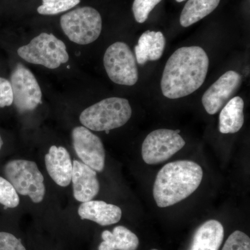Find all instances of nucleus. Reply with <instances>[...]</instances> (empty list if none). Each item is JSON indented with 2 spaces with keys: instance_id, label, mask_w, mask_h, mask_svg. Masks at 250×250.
Returning <instances> with one entry per match:
<instances>
[{
  "instance_id": "423d86ee",
  "label": "nucleus",
  "mask_w": 250,
  "mask_h": 250,
  "mask_svg": "<svg viewBox=\"0 0 250 250\" xmlns=\"http://www.w3.org/2000/svg\"><path fill=\"white\" fill-rule=\"evenodd\" d=\"M61 27L72 42L88 45L98 39L103 20L96 9L89 6L72 10L61 18Z\"/></svg>"
},
{
  "instance_id": "a211bd4d",
  "label": "nucleus",
  "mask_w": 250,
  "mask_h": 250,
  "mask_svg": "<svg viewBox=\"0 0 250 250\" xmlns=\"http://www.w3.org/2000/svg\"><path fill=\"white\" fill-rule=\"evenodd\" d=\"M102 238L98 250H136L139 246L137 236L123 226H117L112 231L105 230Z\"/></svg>"
},
{
  "instance_id": "dca6fc26",
  "label": "nucleus",
  "mask_w": 250,
  "mask_h": 250,
  "mask_svg": "<svg viewBox=\"0 0 250 250\" xmlns=\"http://www.w3.org/2000/svg\"><path fill=\"white\" fill-rule=\"evenodd\" d=\"M223 238V225L218 220H208L195 231L189 250H218Z\"/></svg>"
},
{
  "instance_id": "4468645a",
  "label": "nucleus",
  "mask_w": 250,
  "mask_h": 250,
  "mask_svg": "<svg viewBox=\"0 0 250 250\" xmlns=\"http://www.w3.org/2000/svg\"><path fill=\"white\" fill-rule=\"evenodd\" d=\"M78 214L82 220H90L101 226H108L121 220L122 210L118 206L90 200L82 202L79 207Z\"/></svg>"
},
{
  "instance_id": "4be33fe9",
  "label": "nucleus",
  "mask_w": 250,
  "mask_h": 250,
  "mask_svg": "<svg viewBox=\"0 0 250 250\" xmlns=\"http://www.w3.org/2000/svg\"><path fill=\"white\" fill-rule=\"evenodd\" d=\"M162 0H134L132 11L136 22H146L151 11Z\"/></svg>"
},
{
  "instance_id": "f3484780",
  "label": "nucleus",
  "mask_w": 250,
  "mask_h": 250,
  "mask_svg": "<svg viewBox=\"0 0 250 250\" xmlns=\"http://www.w3.org/2000/svg\"><path fill=\"white\" fill-rule=\"evenodd\" d=\"M244 102L241 97H233L224 106L219 116V131L222 134H235L244 123Z\"/></svg>"
},
{
  "instance_id": "cd10ccee",
  "label": "nucleus",
  "mask_w": 250,
  "mask_h": 250,
  "mask_svg": "<svg viewBox=\"0 0 250 250\" xmlns=\"http://www.w3.org/2000/svg\"><path fill=\"white\" fill-rule=\"evenodd\" d=\"M158 250L154 249V250Z\"/></svg>"
},
{
  "instance_id": "393cba45",
  "label": "nucleus",
  "mask_w": 250,
  "mask_h": 250,
  "mask_svg": "<svg viewBox=\"0 0 250 250\" xmlns=\"http://www.w3.org/2000/svg\"><path fill=\"white\" fill-rule=\"evenodd\" d=\"M14 103V95L9 81L0 77V108L10 106Z\"/></svg>"
},
{
  "instance_id": "5701e85b",
  "label": "nucleus",
  "mask_w": 250,
  "mask_h": 250,
  "mask_svg": "<svg viewBox=\"0 0 250 250\" xmlns=\"http://www.w3.org/2000/svg\"><path fill=\"white\" fill-rule=\"evenodd\" d=\"M222 250H250V237L241 231L231 233Z\"/></svg>"
},
{
  "instance_id": "6e6552de",
  "label": "nucleus",
  "mask_w": 250,
  "mask_h": 250,
  "mask_svg": "<svg viewBox=\"0 0 250 250\" xmlns=\"http://www.w3.org/2000/svg\"><path fill=\"white\" fill-rule=\"evenodd\" d=\"M183 138L171 129H160L147 135L142 146L143 161L149 165H156L168 160L185 146Z\"/></svg>"
},
{
  "instance_id": "7ed1b4c3",
  "label": "nucleus",
  "mask_w": 250,
  "mask_h": 250,
  "mask_svg": "<svg viewBox=\"0 0 250 250\" xmlns=\"http://www.w3.org/2000/svg\"><path fill=\"white\" fill-rule=\"evenodd\" d=\"M132 110L129 101L121 98L104 99L82 111L80 121L87 129L95 131L121 127L131 118Z\"/></svg>"
},
{
  "instance_id": "f257e3e1",
  "label": "nucleus",
  "mask_w": 250,
  "mask_h": 250,
  "mask_svg": "<svg viewBox=\"0 0 250 250\" xmlns=\"http://www.w3.org/2000/svg\"><path fill=\"white\" fill-rule=\"evenodd\" d=\"M209 60L205 49L199 46L181 47L166 62L161 88L166 98L188 96L202 86L208 73Z\"/></svg>"
},
{
  "instance_id": "1a4fd4ad",
  "label": "nucleus",
  "mask_w": 250,
  "mask_h": 250,
  "mask_svg": "<svg viewBox=\"0 0 250 250\" xmlns=\"http://www.w3.org/2000/svg\"><path fill=\"white\" fill-rule=\"evenodd\" d=\"M15 106L20 113L34 111L42 103V91L35 76L22 64H18L10 82Z\"/></svg>"
},
{
  "instance_id": "0eeeda50",
  "label": "nucleus",
  "mask_w": 250,
  "mask_h": 250,
  "mask_svg": "<svg viewBox=\"0 0 250 250\" xmlns=\"http://www.w3.org/2000/svg\"><path fill=\"white\" fill-rule=\"evenodd\" d=\"M104 65L110 80L117 84L131 86L139 80L136 57L125 42H116L108 47Z\"/></svg>"
},
{
  "instance_id": "39448f33",
  "label": "nucleus",
  "mask_w": 250,
  "mask_h": 250,
  "mask_svg": "<svg viewBox=\"0 0 250 250\" xmlns=\"http://www.w3.org/2000/svg\"><path fill=\"white\" fill-rule=\"evenodd\" d=\"M5 177L18 193L30 197L34 203H40L45 195L44 177L35 162L16 159L4 166Z\"/></svg>"
},
{
  "instance_id": "9d476101",
  "label": "nucleus",
  "mask_w": 250,
  "mask_h": 250,
  "mask_svg": "<svg viewBox=\"0 0 250 250\" xmlns=\"http://www.w3.org/2000/svg\"><path fill=\"white\" fill-rule=\"evenodd\" d=\"M72 144L82 163L96 172H102L105 166V149L101 139L83 126L74 128Z\"/></svg>"
},
{
  "instance_id": "b1692460",
  "label": "nucleus",
  "mask_w": 250,
  "mask_h": 250,
  "mask_svg": "<svg viewBox=\"0 0 250 250\" xmlns=\"http://www.w3.org/2000/svg\"><path fill=\"white\" fill-rule=\"evenodd\" d=\"M0 250H27L22 241L13 233L0 231Z\"/></svg>"
},
{
  "instance_id": "6ab92c4d",
  "label": "nucleus",
  "mask_w": 250,
  "mask_h": 250,
  "mask_svg": "<svg viewBox=\"0 0 250 250\" xmlns=\"http://www.w3.org/2000/svg\"><path fill=\"white\" fill-rule=\"evenodd\" d=\"M220 1V0H188L181 14V25L188 27L201 21L218 7Z\"/></svg>"
},
{
  "instance_id": "aec40b11",
  "label": "nucleus",
  "mask_w": 250,
  "mask_h": 250,
  "mask_svg": "<svg viewBox=\"0 0 250 250\" xmlns=\"http://www.w3.org/2000/svg\"><path fill=\"white\" fill-rule=\"evenodd\" d=\"M42 4L37 9L38 13L44 16H54L65 12L80 4V0H42Z\"/></svg>"
},
{
  "instance_id": "bb28decb",
  "label": "nucleus",
  "mask_w": 250,
  "mask_h": 250,
  "mask_svg": "<svg viewBox=\"0 0 250 250\" xmlns=\"http://www.w3.org/2000/svg\"><path fill=\"white\" fill-rule=\"evenodd\" d=\"M177 2H182V1H185V0H176Z\"/></svg>"
},
{
  "instance_id": "f8f14e48",
  "label": "nucleus",
  "mask_w": 250,
  "mask_h": 250,
  "mask_svg": "<svg viewBox=\"0 0 250 250\" xmlns=\"http://www.w3.org/2000/svg\"><path fill=\"white\" fill-rule=\"evenodd\" d=\"M72 167L71 182L74 197L79 202L90 201L100 191L96 171L77 160L72 162Z\"/></svg>"
},
{
  "instance_id": "2eb2a0df",
  "label": "nucleus",
  "mask_w": 250,
  "mask_h": 250,
  "mask_svg": "<svg viewBox=\"0 0 250 250\" xmlns=\"http://www.w3.org/2000/svg\"><path fill=\"white\" fill-rule=\"evenodd\" d=\"M166 47V39L161 31H147L143 33L135 46L136 62L145 65L149 61L159 60Z\"/></svg>"
},
{
  "instance_id": "20e7f679",
  "label": "nucleus",
  "mask_w": 250,
  "mask_h": 250,
  "mask_svg": "<svg viewBox=\"0 0 250 250\" xmlns=\"http://www.w3.org/2000/svg\"><path fill=\"white\" fill-rule=\"evenodd\" d=\"M21 58L30 63L56 69L68 62L65 43L52 34L42 33L18 49Z\"/></svg>"
},
{
  "instance_id": "412c9836",
  "label": "nucleus",
  "mask_w": 250,
  "mask_h": 250,
  "mask_svg": "<svg viewBox=\"0 0 250 250\" xmlns=\"http://www.w3.org/2000/svg\"><path fill=\"white\" fill-rule=\"evenodd\" d=\"M0 204L6 208H16L20 204L17 191L7 179L0 177Z\"/></svg>"
},
{
  "instance_id": "ddd939ff",
  "label": "nucleus",
  "mask_w": 250,
  "mask_h": 250,
  "mask_svg": "<svg viewBox=\"0 0 250 250\" xmlns=\"http://www.w3.org/2000/svg\"><path fill=\"white\" fill-rule=\"evenodd\" d=\"M46 169L51 178L62 187L71 182L72 161L70 154L63 147L53 146L45 156Z\"/></svg>"
},
{
  "instance_id": "a878e982",
  "label": "nucleus",
  "mask_w": 250,
  "mask_h": 250,
  "mask_svg": "<svg viewBox=\"0 0 250 250\" xmlns=\"http://www.w3.org/2000/svg\"><path fill=\"white\" fill-rule=\"evenodd\" d=\"M3 146V141L1 139V136H0V151H1V147H2Z\"/></svg>"
},
{
  "instance_id": "9b49d317",
  "label": "nucleus",
  "mask_w": 250,
  "mask_h": 250,
  "mask_svg": "<svg viewBox=\"0 0 250 250\" xmlns=\"http://www.w3.org/2000/svg\"><path fill=\"white\" fill-rule=\"evenodd\" d=\"M242 83V77L238 72H225L210 85L202 96V102L206 111L214 115L233 98Z\"/></svg>"
},
{
  "instance_id": "f03ea898",
  "label": "nucleus",
  "mask_w": 250,
  "mask_h": 250,
  "mask_svg": "<svg viewBox=\"0 0 250 250\" xmlns=\"http://www.w3.org/2000/svg\"><path fill=\"white\" fill-rule=\"evenodd\" d=\"M203 170L191 161L166 164L156 175L153 195L161 208L170 207L192 195L201 184Z\"/></svg>"
}]
</instances>
